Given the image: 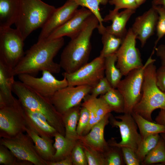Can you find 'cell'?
Returning a JSON list of instances; mask_svg holds the SVG:
<instances>
[{
	"label": "cell",
	"mask_w": 165,
	"mask_h": 165,
	"mask_svg": "<svg viewBox=\"0 0 165 165\" xmlns=\"http://www.w3.org/2000/svg\"><path fill=\"white\" fill-rule=\"evenodd\" d=\"M27 124L23 107L18 99L0 107V137L11 138L25 131Z\"/></svg>",
	"instance_id": "obj_8"
},
{
	"label": "cell",
	"mask_w": 165,
	"mask_h": 165,
	"mask_svg": "<svg viewBox=\"0 0 165 165\" xmlns=\"http://www.w3.org/2000/svg\"><path fill=\"white\" fill-rule=\"evenodd\" d=\"M111 113L107 114L101 121L94 125L86 134L78 137V140L92 149L103 153L109 145L104 138L105 126L109 123Z\"/></svg>",
	"instance_id": "obj_18"
},
{
	"label": "cell",
	"mask_w": 165,
	"mask_h": 165,
	"mask_svg": "<svg viewBox=\"0 0 165 165\" xmlns=\"http://www.w3.org/2000/svg\"><path fill=\"white\" fill-rule=\"evenodd\" d=\"M136 38L130 28L116 53L117 58L116 66L123 76L131 71L143 67L141 54L136 47Z\"/></svg>",
	"instance_id": "obj_11"
},
{
	"label": "cell",
	"mask_w": 165,
	"mask_h": 165,
	"mask_svg": "<svg viewBox=\"0 0 165 165\" xmlns=\"http://www.w3.org/2000/svg\"><path fill=\"white\" fill-rule=\"evenodd\" d=\"M20 2L15 24L25 40L32 31L43 27L56 8L41 0H20Z\"/></svg>",
	"instance_id": "obj_4"
},
{
	"label": "cell",
	"mask_w": 165,
	"mask_h": 165,
	"mask_svg": "<svg viewBox=\"0 0 165 165\" xmlns=\"http://www.w3.org/2000/svg\"><path fill=\"white\" fill-rule=\"evenodd\" d=\"M117 61L116 53L105 58V77L113 88H116L123 75L116 64Z\"/></svg>",
	"instance_id": "obj_28"
},
{
	"label": "cell",
	"mask_w": 165,
	"mask_h": 165,
	"mask_svg": "<svg viewBox=\"0 0 165 165\" xmlns=\"http://www.w3.org/2000/svg\"><path fill=\"white\" fill-rule=\"evenodd\" d=\"M156 55L161 61V64H165V42L164 43L156 47L154 49Z\"/></svg>",
	"instance_id": "obj_44"
},
{
	"label": "cell",
	"mask_w": 165,
	"mask_h": 165,
	"mask_svg": "<svg viewBox=\"0 0 165 165\" xmlns=\"http://www.w3.org/2000/svg\"><path fill=\"white\" fill-rule=\"evenodd\" d=\"M99 25L98 19L92 14L81 32L64 48L59 64L65 72L72 73L88 63L91 49V37Z\"/></svg>",
	"instance_id": "obj_2"
},
{
	"label": "cell",
	"mask_w": 165,
	"mask_h": 165,
	"mask_svg": "<svg viewBox=\"0 0 165 165\" xmlns=\"http://www.w3.org/2000/svg\"><path fill=\"white\" fill-rule=\"evenodd\" d=\"M108 3L115 6L114 10L118 11L121 9L136 10L138 8L136 0H109Z\"/></svg>",
	"instance_id": "obj_42"
},
{
	"label": "cell",
	"mask_w": 165,
	"mask_h": 165,
	"mask_svg": "<svg viewBox=\"0 0 165 165\" xmlns=\"http://www.w3.org/2000/svg\"><path fill=\"white\" fill-rule=\"evenodd\" d=\"M138 127L142 139L155 134L165 132V126L149 121L139 115L133 112L131 114Z\"/></svg>",
	"instance_id": "obj_27"
},
{
	"label": "cell",
	"mask_w": 165,
	"mask_h": 165,
	"mask_svg": "<svg viewBox=\"0 0 165 165\" xmlns=\"http://www.w3.org/2000/svg\"><path fill=\"white\" fill-rule=\"evenodd\" d=\"M154 63H150L145 68L141 97L133 112L151 122H153L152 118L153 111L160 108L165 111V93L157 85L156 68Z\"/></svg>",
	"instance_id": "obj_5"
},
{
	"label": "cell",
	"mask_w": 165,
	"mask_h": 165,
	"mask_svg": "<svg viewBox=\"0 0 165 165\" xmlns=\"http://www.w3.org/2000/svg\"><path fill=\"white\" fill-rule=\"evenodd\" d=\"M0 145L7 147L19 160L35 165H48L38 155L31 138L21 132L11 138H1Z\"/></svg>",
	"instance_id": "obj_9"
},
{
	"label": "cell",
	"mask_w": 165,
	"mask_h": 165,
	"mask_svg": "<svg viewBox=\"0 0 165 165\" xmlns=\"http://www.w3.org/2000/svg\"><path fill=\"white\" fill-rule=\"evenodd\" d=\"M108 145V148L104 153L107 165L124 164L125 163L121 148L115 145Z\"/></svg>",
	"instance_id": "obj_35"
},
{
	"label": "cell",
	"mask_w": 165,
	"mask_h": 165,
	"mask_svg": "<svg viewBox=\"0 0 165 165\" xmlns=\"http://www.w3.org/2000/svg\"><path fill=\"white\" fill-rule=\"evenodd\" d=\"M158 14L152 6L148 10L137 17L130 28L136 39L143 47L147 40L154 34L158 19Z\"/></svg>",
	"instance_id": "obj_17"
},
{
	"label": "cell",
	"mask_w": 165,
	"mask_h": 165,
	"mask_svg": "<svg viewBox=\"0 0 165 165\" xmlns=\"http://www.w3.org/2000/svg\"><path fill=\"white\" fill-rule=\"evenodd\" d=\"M146 0H136L137 5L139 7L144 3Z\"/></svg>",
	"instance_id": "obj_48"
},
{
	"label": "cell",
	"mask_w": 165,
	"mask_h": 165,
	"mask_svg": "<svg viewBox=\"0 0 165 165\" xmlns=\"http://www.w3.org/2000/svg\"><path fill=\"white\" fill-rule=\"evenodd\" d=\"M112 88L109 82L105 76L92 87L90 94L93 97H97L99 95L104 94Z\"/></svg>",
	"instance_id": "obj_39"
},
{
	"label": "cell",
	"mask_w": 165,
	"mask_h": 165,
	"mask_svg": "<svg viewBox=\"0 0 165 165\" xmlns=\"http://www.w3.org/2000/svg\"><path fill=\"white\" fill-rule=\"evenodd\" d=\"M54 138L55 141L53 146L56 151L53 161H58L71 155L77 141L69 139L58 132Z\"/></svg>",
	"instance_id": "obj_26"
},
{
	"label": "cell",
	"mask_w": 165,
	"mask_h": 165,
	"mask_svg": "<svg viewBox=\"0 0 165 165\" xmlns=\"http://www.w3.org/2000/svg\"><path fill=\"white\" fill-rule=\"evenodd\" d=\"M24 41L16 28H0V61L13 69L24 55Z\"/></svg>",
	"instance_id": "obj_7"
},
{
	"label": "cell",
	"mask_w": 165,
	"mask_h": 165,
	"mask_svg": "<svg viewBox=\"0 0 165 165\" xmlns=\"http://www.w3.org/2000/svg\"><path fill=\"white\" fill-rule=\"evenodd\" d=\"M152 6L155 8L159 16L156 28L157 38L155 42L154 49L158 42L165 35V10L160 6Z\"/></svg>",
	"instance_id": "obj_37"
},
{
	"label": "cell",
	"mask_w": 165,
	"mask_h": 165,
	"mask_svg": "<svg viewBox=\"0 0 165 165\" xmlns=\"http://www.w3.org/2000/svg\"><path fill=\"white\" fill-rule=\"evenodd\" d=\"M156 79L158 87L162 91L165 93V64H161L156 70Z\"/></svg>",
	"instance_id": "obj_43"
},
{
	"label": "cell",
	"mask_w": 165,
	"mask_h": 165,
	"mask_svg": "<svg viewBox=\"0 0 165 165\" xmlns=\"http://www.w3.org/2000/svg\"><path fill=\"white\" fill-rule=\"evenodd\" d=\"M13 92L18 97L23 107L42 114L50 125L65 136L62 115L57 111L49 98L42 96L20 81H15Z\"/></svg>",
	"instance_id": "obj_3"
},
{
	"label": "cell",
	"mask_w": 165,
	"mask_h": 165,
	"mask_svg": "<svg viewBox=\"0 0 165 165\" xmlns=\"http://www.w3.org/2000/svg\"><path fill=\"white\" fill-rule=\"evenodd\" d=\"M25 132L32 139L40 156L48 162L53 161L56 150L52 139L41 137L27 127L25 128Z\"/></svg>",
	"instance_id": "obj_24"
},
{
	"label": "cell",
	"mask_w": 165,
	"mask_h": 165,
	"mask_svg": "<svg viewBox=\"0 0 165 165\" xmlns=\"http://www.w3.org/2000/svg\"><path fill=\"white\" fill-rule=\"evenodd\" d=\"M160 138V136L159 134H155L142 139L136 152L141 163L146 155L156 145Z\"/></svg>",
	"instance_id": "obj_33"
},
{
	"label": "cell",
	"mask_w": 165,
	"mask_h": 165,
	"mask_svg": "<svg viewBox=\"0 0 165 165\" xmlns=\"http://www.w3.org/2000/svg\"><path fill=\"white\" fill-rule=\"evenodd\" d=\"M72 162L70 155L65 158L57 161L48 162V165H72Z\"/></svg>",
	"instance_id": "obj_45"
},
{
	"label": "cell",
	"mask_w": 165,
	"mask_h": 165,
	"mask_svg": "<svg viewBox=\"0 0 165 165\" xmlns=\"http://www.w3.org/2000/svg\"><path fill=\"white\" fill-rule=\"evenodd\" d=\"M90 120V115L88 110L85 107L81 106L77 127V133L78 137L82 136L89 123Z\"/></svg>",
	"instance_id": "obj_40"
},
{
	"label": "cell",
	"mask_w": 165,
	"mask_h": 165,
	"mask_svg": "<svg viewBox=\"0 0 165 165\" xmlns=\"http://www.w3.org/2000/svg\"><path fill=\"white\" fill-rule=\"evenodd\" d=\"M74 1L79 6L89 10L98 19L99 25L97 28L98 31L103 30L105 27L103 24V18L101 15L99 6L100 5H106L109 0H71Z\"/></svg>",
	"instance_id": "obj_32"
},
{
	"label": "cell",
	"mask_w": 165,
	"mask_h": 165,
	"mask_svg": "<svg viewBox=\"0 0 165 165\" xmlns=\"http://www.w3.org/2000/svg\"><path fill=\"white\" fill-rule=\"evenodd\" d=\"M81 143L85 152L88 165H107L106 159L103 153Z\"/></svg>",
	"instance_id": "obj_36"
},
{
	"label": "cell",
	"mask_w": 165,
	"mask_h": 165,
	"mask_svg": "<svg viewBox=\"0 0 165 165\" xmlns=\"http://www.w3.org/2000/svg\"><path fill=\"white\" fill-rule=\"evenodd\" d=\"M0 164L4 165H31V162L17 159L6 146L0 145Z\"/></svg>",
	"instance_id": "obj_34"
},
{
	"label": "cell",
	"mask_w": 165,
	"mask_h": 165,
	"mask_svg": "<svg viewBox=\"0 0 165 165\" xmlns=\"http://www.w3.org/2000/svg\"><path fill=\"white\" fill-rule=\"evenodd\" d=\"M154 52L152 51L143 67L130 71L118 84L116 88L122 94L124 100V113L131 114L134 107L140 100L145 69L148 64L156 61L152 58Z\"/></svg>",
	"instance_id": "obj_6"
},
{
	"label": "cell",
	"mask_w": 165,
	"mask_h": 165,
	"mask_svg": "<svg viewBox=\"0 0 165 165\" xmlns=\"http://www.w3.org/2000/svg\"><path fill=\"white\" fill-rule=\"evenodd\" d=\"M20 0H0V28L11 27L18 15Z\"/></svg>",
	"instance_id": "obj_23"
},
{
	"label": "cell",
	"mask_w": 165,
	"mask_h": 165,
	"mask_svg": "<svg viewBox=\"0 0 165 165\" xmlns=\"http://www.w3.org/2000/svg\"><path fill=\"white\" fill-rule=\"evenodd\" d=\"M158 163L165 164V143L161 136L156 145L146 155L141 164L146 165Z\"/></svg>",
	"instance_id": "obj_31"
},
{
	"label": "cell",
	"mask_w": 165,
	"mask_h": 165,
	"mask_svg": "<svg viewBox=\"0 0 165 165\" xmlns=\"http://www.w3.org/2000/svg\"><path fill=\"white\" fill-rule=\"evenodd\" d=\"M73 165H87V162L81 142L77 140L71 153Z\"/></svg>",
	"instance_id": "obj_38"
},
{
	"label": "cell",
	"mask_w": 165,
	"mask_h": 165,
	"mask_svg": "<svg viewBox=\"0 0 165 165\" xmlns=\"http://www.w3.org/2000/svg\"><path fill=\"white\" fill-rule=\"evenodd\" d=\"M23 107L24 111L27 127L42 138H52L54 137L58 132L49 124L43 115L38 112Z\"/></svg>",
	"instance_id": "obj_20"
},
{
	"label": "cell",
	"mask_w": 165,
	"mask_h": 165,
	"mask_svg": "<svg viewBox=\"0 0 165 165\" xmlns=\"http://www.w3.org/2000/svg\"><path fill=\"white\" fill-rule=\"evenodd\" d=\"M80 105L69 109L62 115L65 130V137L72 140H78L77 127L80 115Z\"/></svg>",
	"instance_id": "obj_25"
},
{
	"label": "cell",
	"mask_w": 165,
	"mask_h": 165,
	"mask_svg": "<svg viewBox=\"0 0 165 165\" xmlns=\"http://www.w3.org/2000/svg\"><path fill=\"white\" fill-rule=\"evenodd\" d=\"M156 123L165 126V111L161 109L158 115L155 119Z\"/></svg>",
	"instance_id": "obj_46"
},
{
	"label": "cell",
	"mask_w": 165,
	"mask_h": 165,
	"mask_svg": "<svg viewBox=\"0 0 165 165\" xmlns=\"http://www.w3.org/2000/svg\"><path fill=\"white\" fill-rule=\"evenodd\" d=\"M109 122L113 127L119 128L121 141L119 143L112 140L109 144L121 148L126 147L133 149L136 153L142 138L137 131L138 126L131 114L124 113L114 117L111 114Z\"/></svg>",
	"instance_id": "obj_12"
},
{
	"label": "cell",
	"mask_w": 165,
	"mask_h": 165,
	"mask_svg": "<svg viewBox=\"0 0 165 165\" xmlns=\"http://www.w3.org/2000/svg\"><path fill=\"white\" fill-rule=\"evenodd\" d=\"M100 34L102 35L101 40L103 47L100 52L99 56L105 58L116 53L121 46L123 39L108 32L106 30L105 27Z\"/></svg>",
	"instance_id": "obj_29"
},
{
	"label": "cell",
	"mask_w": 165,
	"mask_h": 165,
	"mask_svg": "<svg viewBox=\"0 0 165 165\" xmlns=\"http://www.w3.org/2000/svg\"><path fill=\"white\" fill-rule=\"evenodd\" d=\"M93 14L89 10L82 7L78 9L66 22L53 31L45 39L51 40L66 36L72 38L82 31L90 16Z\"/></svg>",
	"instance_id": "obj_16"
},
{
	"label": "cell",
	"mask_w": 165,
	"mask_h": 165,
	"mask_svg": "<svg viewBox=\"0 0 165 165\" xmlns=\"http://www.w3.org/2000/svg\"><path fill=\"white\" fill-rule=\"evenodd\" d=\"M121 148L125 164L127 165H139L141 164L136 152L133 149L126 147Z\"/></svg>",
	"instance_id": "obj_41"
},
{
	"label": "cell",
	"mask_w": 165,
	"mask_h": 165,
	"mask_svg": "<svg viewBox=\"0 0 165 165\" xmlns=\"http://www.w3.org/2000/svg\"><path fill=\"white\" fill-rule=\"evenodd\" d=\"M119 11L114 9L110 10L103 19L104 21H110L112 22L111 25L105 27L107 31L123 39L128 31L126 28L127 23L136 10L126 9L120 12Z\"/></svg>",
	"instance_id": "obj_21"
},
{
	"label": "cell",
	"mask_w": 165,
	"mask_h": 165,
	"mask_svg": "<svg viewBox=\"0 0 165 165\" xmlns=\"http://www.w3.org/2000/svg\"><path fill=\"white\" fill-rule=\"evenodd\" d=\"M152 6H160L165 10V0H152Z\"/></svg>",
	"instance_id": "obj_47"
},
{
	"label": "cell",
	"mask_w": 165,
	"mask_h": 165,
	"mask_svg": "<svg viewBox=\"0 0 165 165\" xmlns=\"http://www.w3.org/2000/svg\"><path fill=\"white\" fill-rule=\"evenodd\" d=\"M81 106L86 108L90 115L89 123L82 136L87 134L92 127L101 121L112 110L109 106L101 96L94 97L88 94L83 99Z\"/></svg>",
	"instance_id": "obj_19"
},
{
	"label": "cell",
	"mask_w": 165,
	"mask_h": 165,
	"mask_svg": "<svg viewBox=\"0 0 165 165\" xmlns=\"http://www.w3.org/2000/svg\"><path fill=\"white\" fill-rule=\"evenodd\" d=\"M105 58L99 56L72 73H62L68 86L87 85L94 86L105 75Z\"/></svg>",
	"instance_id": "obj_10"
},
{
	"label": "cell",
	"mask_w": 165,
	"mask_h": 165,
	"mask_svg": "<svg viewBox=\"0 0 165 165\" xmlns=\"http://www.w3.org/2000/svg\"><path fill=\"white\" fill-rule=\"evenodd\" d=\"M64 43L63 37L51 40L38 41L25 53L23 57L13 69L14 75H32L43 70L49 71L52 73H59L61 67L53 59Z\"/></svg>",
	"instance_id": "obj_1"
},
{
	"label": "cell",
	"mask_w": 165,
	"mask_h": 165,
	"mask_svg": "<svg viewBox=\"0 0 165 165\" xmlns=\"http://www.w3.org/2000/svg\"><path fill=\"white\" fill-rule=\"evenodd\" d=\"M102 97L111 108L117 113H124L125 102L123 96L117 88H112Z\"/></svg>",
	"instance_id": "obj_30"
},
{
	"label": "cell",
	"mask_w": 165,
	"mask_h": 165,
	"mask_svg": "<svg viewBox=\"0 0 165 165\" xmlns=\"http://www.w3.org/2000/svg\"><path fill=\"white\" fill-rule=\"evenodd\" d=\"M91 88L87 85L68 86L57 91L50 99L57 111L62 115L80 105L82 100L90 94Z\"/></svg>",
	"instance_id": "obj_14"
},
{
	"label": "cell",
	"mask_w": 165,
	"mask_h": 165,
	"mask_svg": "<svg viewBox=\"0 0 165 165\" xmlns=\"http://www.w3.org/2000/svg\"><path fill=\"white\" fill-rule=\"evenodd\" d=\"M14 76L13 69L0 61V107L12 104L16 99L12 94Z\"/></svg>",
	"instance_id": "obj_22"
},
{
	"label": "cell",
	"mask_w": 165,
	"mask_h": 165,
	"mask_svg": "<svg viewBox=\"0 0 165 165\" xmlns=\"http://www.w3.org/2000/svg\"><path fill=\"white\" fill-rule=\"evenodd\" d=\"M49 71H42V76L39 78L28 74L18 76L20 81L24 83L38 93L50 98L58 90L68 86L66 79H57Z\"/></svg>",
	"instance_id": "obj_13"
},
{
	"label": "cell",
	"mask_w": 165,
	"mask_h": 165,
	"mask_svg": "<svg viewBox=\"0 0 165 165\" xmlns=\"http://www.w3.org/2000/svg\"><path fill=\"white\" fill-rule=\"evenodd\" d=\"M161 137L164 140L165 143V132L160 134Z\"/></svg>",
	"instance_id": "obj_49"
},
{
	"label": "cell",
	"mask_w": 165,
	"mask_h": 165,
	"mask_svg": "<svg viewBox=\"0 0 165 165\" xmlns=\"http://www.w3.org/2000/svg\"><path fill=\"white\" fill-rule=\"evenodd\" d=\"M79 6L74 1L68 0L63 6L56 8L42 28L38 41L46 39L53 31L66 22L75 14Z\"/></svg>",
	"instance_id": "obj_15"
}]
</instances>
